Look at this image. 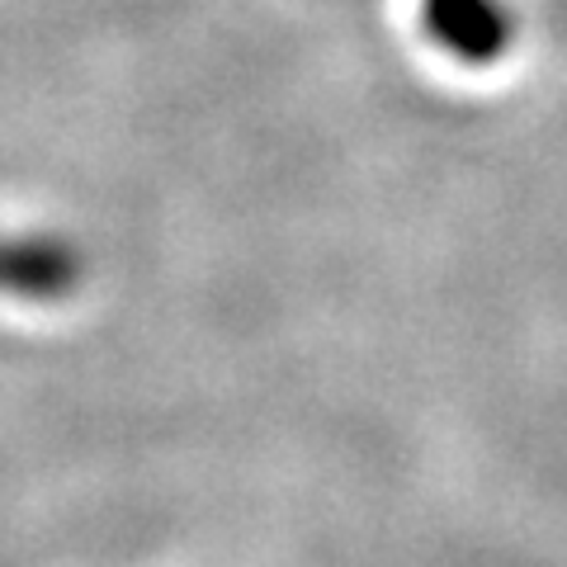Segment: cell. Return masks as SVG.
<instances>
[{"instance_id": "1", "label": "cell", "mask_w": 567, "mask_h": 567, "mask_svg": "<svg viewBox=\"0 0 567 567\" xmlns=\"http://www.w3.org/2000/svg\"><path fill=\"white\" fill-rule=\"evenodd\" d=\"M85 284V256L62 237H0V298L66 303Z\"/></svg>"}, {"instance_id": "2", "label": "cell", "mask_w": 567, "mask_h": 567, "mask_svg": "<svg viewBox=\"0 0 567 567\" xmlns=\"http://www.w3.org/2000/svg\"><path fill=\"white\" fill-rule=\"evenodd\" d=\"M425 33L468 66L502 62L516 43V20L502 0H421Z\"/></svg>"}]
</instances>
